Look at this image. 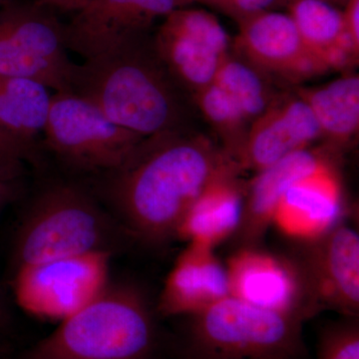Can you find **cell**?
Wrapping results in <instances>:
<instances>
[{
    "mask_svg": "<svg viewBox=\"0 0 359 359\" xmlns=\"http://www.w3.org/2000/svg\"><path fill=\"white\" fill-rule=\"evenodd\" d=\"M292 256L301 266L321 311L359 316V235L340 221L313 237L302 238Z\"/></svg>",
    "mask_w": 359,
    "mask_h": 359,
    "instance_id": "cell-11",
    "label": "cell"
},
{
    "mask_svg": "<svg viewBox=\"0 0 359 359\" xmlns=\"http://www.w3.org/2000/svg\"><path fill=\"white\" fill-rule=\"evenodd\" d=\"M56 11L35 0L0 2V75L70 92L77 65L68 56Z\"/></svg>",
    "mask_w": 359,
    "mask_h": 359,
    "instance_id": "cell-6",
    "label": "cell"
},
{
    "mask_svg": "<svg viewBox=\"0 0 359 359\" xmlns=\"http://www.w3.org/2000/svg\"><path fill=\"white\" fill-rule=\"evenodd\" d=\"M25 170L21 161L0 164V215L25 191Z\"/></svg>",
    "mask_w": 359,
    "mask_h": 359,
    "instance_id": "cell-26",
    "label": "cell"
},
{
    "mask_svg": "<svg viewBox=\"0 0 359 359\" xmlns=\"http://www.w3.org/2000/svg\"><path fill=\"white\" fill-rule=\"evenodd\" d=\"M320 138L318 122L301 97L278 95L250 124L233 163L243 174H255Z\"/></svg>",
    "mask_w": 359,
    "mask_h": 359,
    "instance_id": "cell-15",
    "label": "cell"
},
{
    "mask_svg": "<svg viewBox=\"0 0 359 359\" xmlns=\"http://www.w3.org/2000/svg\"><path fill=\"white\" fill-rule=\"evenodd\" d=\"M43 135L45 146L59 162L94 176L119 167L144 139L70 92L52 95Z\"/></svg>",
    "mask_w": 359,
    "mask_h": 359,
    "instance_id": "cell-7",
    "label": "cell"
},
{
    "mask_svg": "<svg viewBox=\"0 0 359 359\" xmlns=\"http://www.w3.org/2000/svg\"><path fill=\"white\" fill-rule=\"evenodd\" d=\"M230 295L226 264L215 248L189 242L168 273L156 309L166 318L191 316Z\"/></svg>",
    "mask_w": 359,
    "mask_h": 359,
    "instance_id": "cell-16",
    "label": "cell"
},
{
    "mask_svg": "<svg viewBox=\"0 0 359 359\" xmlns=\"http://www.w3.org/2000/svg\"><path fill=\"white\" fill-rule=\"evenodd\" d=\"M48 89L28 78L0 75V130L32 155L50 111Z\"/></svg>",
    "mask_w": 359,
    "mask_h": 359,
    "instance_id": "cell-21",
    "label": "cell"
},
{
    "mask_svg": "<svg viewBox=\"0 0 359 359\" xmlns=\"http://www.w3.org/2000/svg\"><path fill=\"white\" fill-rule=\"evenodd\" d=\"M276 2V0H181L182 7L204 4L230 16L237 22L254 14L269 11Z\"/></svg>",
    "mask_w": 359,
    "mask_h": 359,
    "instance_id": "cell-25",
    "label": "cell"
},
{
    "mask_svg": "<svg viewBox=\"0 0 359 359\" xmlns=\"http://www.w3.org/2000/svg\"><path fill=\"white\" fill-rule=\"evenodd\" d=\"M8 320V313H7V308L6 301H4V294H2L1 290H0V328L4 327Z\"/></svg>",
    "mask_w": 359,
    "mask_h": 359,
    "instance_id": "cell-30",
    "label": "cell"
},
{
    "mask_svg": "<svg viewBox=\"0 0 359 359\" xmlns=\"http://www.w3.org/2000/svg\"><path fill=\"white\" fill-rule=\"evenodd\" d=\"M230 158L187 128L144 138L99 190L129 240L158 247L176 238L182 219Z\"/></svg>",
    "mask_w": 359,
    "mask_h": 359,
    "instance_id": "cell-1",
    "label": "cell"
},
{
    "mask_svg": "<svg viewBox=\"0 0 359 359\" xmlns=\"http://www.w3.org/2000/svg\"><path fill=\"white\" fill-rule=\"evenodd\" d=\"M123 238L128 237L122 226L88 189L58 180L40 189L26 211L14 243V264L113 252Z\"/></svg>",
    "mask_w": 359,
    "mask_h": 359,
    "instance_id": "cell-4",
    "label": "cell"
},
{
    "mask_svg": "<svg viewBox=\"0 0 359 359\" xmlns=\"http://www.w3.org/2000/svg\"><path fill=\"white\" fill-rule=\"evenodd\" d=\"M45 6H50L55 11L75 13L86 4V0H35Z\"/></svg>",
    "mask_w": 359,
    "mask_h": 359,
    "instance_id": "cell-29",
    "label": "cell"
},
{
    "mask_svg": "<svg viewBox=\"0 0 359 359\" xmlns=\"http://www.w3.org/2000/svg\"><path fill=\"white\" fill-rule=\"evenodd\" d=\"M341 216V184L332 162L290 187L278 205L275 223L304 238L339 223Z\"/></svg>",
    "mask_w": 359,
    "mask_h": 359,
    "instance_id": "cell-18",
    "label": "cell"
},
{
    "mask_svg": "<svg viewBox=\"0 0 359 359\" xmlns=\"http://www.w3.org/2000/svg\"><path fill=\"white\" fill-rule=\"evenodd\" d=\"M297 94L316 118L327 145L341 150L358 136L359 77L346 73L334 81L313 88H299Z\"/></svg>",
    "mask_w": 359,
    "mask_h": 359,
    "instance_id": "cell-20",
    "label": "cell"
},
{
    "mask_svg": "<svg viewBox=\"0 0 359 359\" xmlns=\"http://www.w3.org/2000/svg\"><path fill=\"white\" fill-rule=\"evenodd\" d=\"M318 359H359L358 318L342 316L321 328Z\"/></svg>",
    "mask_w": 359,
    "mask_h": 359,
    "instance_id": "cell-24",
    "label": "cell"
},
{
    "mask_svg": "<svg viewBox=\"0 0 359 359\" xmlns=\"http://www.w3.org/2000/svg\"><path fill=\"white\" fill-rule=\"evenodd\" d=\"M0 359H4V358H2V354H1V353H0Z\"/></svg>",
    "mask_w": 359,
    "mask_h": 359,
    "instance_id": "cell-32",
    "label": "cell"
},
{
    "mask_svg": "<svg viewBox=\"0 0 359 359\" xmlns=\"http://www.w3.org/2000/svg\"><path fill=\"white\" fill-rule=\"evenodd\" d=\"M287 8L302 42L327 72L349 69L358 62L342 11L323 0H290Z\"/></svg>",
    "mask_w": 359,
    "mask_h": 359,
    "instance_id": "cell-19",
    "label": "cell"
},
{
    "mask_svg": "<svg viewBox=\"0 0 359 359\" xmlns=\"http://www.w3.org/2000/svg\"><path fill=\"white\" fill-rule=\"evenodd\" d=\"M34 157L29 151L0 130V164L25 161Z\"/></svg>",
    "mask_w": 359,
    "mask_h": 359,
    "instance_id": "cell-27",
    "label": "cell"
},
{
    "mask_svg": "<svg viewBox=\"0 0 359 359\" xmlns=\"http://www.w3.org/2000/svg\"><path fill=\"white\" fill-rule=\"evenodd\" d=\"M237 23L236 53L266 76L297 84L327 73L302 42L289 14L262 11Z\"/></svg>",
    "mask_w": 359,
    "mask_h": 359,
    "instance_id": "cell-13",
    "label": "cell"
},
{
    "mask_svg": "<svg viewBox=\"0 0 359 359\" xmlns=\"http://www.w3.org/2000/svg\"><path fill=\"white\" fill-rule=\"evenodd\" d=\"M243 175L233 161L228 163L189 208L179 224L176 238L215 248L233 238L244 211Z\"/></svg>",
    "mask_w": 359,
    "mask_h": 359,
    "instance_id": "cell-17",
    "label": "cell"
},
{
    "mask_svg": "<svg viewBox=\"0 0 359 359\" xmlns=\"http://www.w3.org/2000/svg\"><path fill=\"white\" fill-rule=\"evenodd\" d=\"M183 359H306L304 321L235 297L188 316Z\"/></svg>",
    "mask_w": 359,
    "mask_h": 359,
    "instance_id": "cell-5",
    "label": "cell"
},
{
    "mask_svg": "<svg viewBox=\"0 0 359 359\" xmlns=\"http://www.w3.org/2000/svg\"><path fill=\"white\" fill-rule=\"evenodd\" d=\"M192 98L205 119L221 137V147L233 162L249 131V122L230 97L214 82L199 90Z\"/></svg>",
    "mask_w": 359,
    "mask_h": 359,
    "instance_id": "cell-23",
    "label": "cell"
},
{
    "mask_svg": "<svg viewBox=\"0 0 359 359\" xmlns=\"http://www.w3.org/2000/svg\"><path fill=\"white\" fill-rule=\"evenodd\" d=\"M226 266L231 297L304 323L321 311L292 255L276 254L261 245L238 248Z\"/></svg>",
    "mask_w": 359,
    "mask_h": 359,
    "instance_id": "cell-10",
    "label": "cell"
},
{
    "mask_svg": "<svg viewBox=\"0 0 359 359\" xmlns=\"http://www.w3.org/2000/svg\"><path fill=\"white\" fill-rule=\"evenodd\" d=\"M323 1L327 2V4H332V6H344L347 0H323Z\"/></svg>",
    "mask_w": 359,
    "mask_h": 359,
    "instance_id": "cell-31",
    "label": "cell"
},
{
    "mask_svg": "<svg viewBox=\"0 0 359 359\" xmlns=\"http://www.w3.org/2000/svg\"><path fill=\"white\" fill-rule=\"evenodd\" d=\"M339 151L325 147L306 148L292 153L245 181L244 211L237 233L231 240L236 248L261 245L287 190L299 180L335 162Z\"/></svg>",
    "mask_w": 359,
    "mask_h": 359,
    "instance_id": "cell-14",
    "label": "cell"
},
{
    "mask_svg": "<svg viewBox=\"0 0 359 359\" xmlns=\"http://www.w3.org/2000/svg\"><path fill=\"white\" fill-rule=\"evenodd\" d=\"M109 250L15 266L13 292L22 311L61 323L99 297L110 283Z\"/></svg>",
    "mask_w": 359,
    "mask_h": 359,
    "instance_id": "cell-8",
    "label": "cell"
},
{
    "mask_svg": "<svg viewBox=\"0 0 359 359\" xmlns=\"http://www.w3.org/2000/svg\"><path fill=\"white\" fill-rule=\"evenodd\" d=\"M181 0H88L65 23L68 51L86 59L149 36Z\"/></svg>",
    "mask_w": 359,
    "mask_h": 359,
    "instance_id": "cell-12",
    "label": "cell"
},
{
    "mask_svg": "<svg viewBox=\"0 0 359 359\" xmlns=\"http://www.w3.org/2000/svg\"><path fill=\"white\" fill-rule=\"evenodd\" d=\"M342 16L347 35L359 53V0H347Z\"/></svg>",
    "mask_w": 359,
    "mask_h": 359,
    "instance_id": "cell-28",
    "label": "cell"
},
{
    "mask_svg": "<svg viewBox=\"0 0 359 359\" xmlns=\"http://www.w3.org/2000/svg\"><path fill=\"white\" fill-rule=\"evenodd\" d=\"M268 79L242 58L230 53L212 82L230 97L250 126L278 97L269 86Z\"/></svg>",
    "mask_w": 359,
    "mask_h": 359,
    "instance_id": "cell-22",
    "label": "cell"
},
{
    "mask_svg": "<svg viewBox=\"0 0 359 359\" xmlns=\"http://www.w3.org/2000/svg\"><path fill=\"white\" fill-rule=\"evenodd\" d=\"M153 311L140 287L110 283L34 344L25 359H152L158 344Z\"/></svg>",
    "mask_w": 359,
    "mask_h": 359,
    "instance_id": "cell-3",
    "label": "cell"
},
{
    "mask_svg": "<svg viewBox=\"0 0 359 359\" xmlns=\"http://www.w3.org/2000/svg\"><path fill=\"white\" fill-rule=\"evenodd\" d=\"M86 1H88V0H86Z\"/></svg>",
    "mask_w": 359,
    "mask_h": 359,
    "instance_id": "cell-33",
    "label": "cell"
},
{
    "mask_svg": "<svg viewBox=\"0 0 359 359\" xmlns=\"http://www.w3.org/2000/svg\"><path fill=\"white\" fill-rule=\"evenodd\" d=\"M70 93L144 138L186 128L184 92L142 37L76 65Z\"/></svg>",
    "mask_w": 359,
    "mask_h": 359,
    "instance_id": "cell-2",
    "label": "cell"
},
{
    "mask_svg": "<svg viewBox=\"0 0 359 359\" xmlns=\"http://www.w3.org/2000/svg\"><path fill=\"white\" fill-rule=\"evenodd\" d=\"M153 42L174 81L191 96L214 80L231 45L214 14L189 6L168 14Z\"/></svg>",
    "mask_w": 359,
    "mask_h": 359,
    "instance_id": "cell-9",
    "label": "cell"
}]
</instances>
